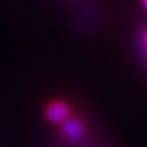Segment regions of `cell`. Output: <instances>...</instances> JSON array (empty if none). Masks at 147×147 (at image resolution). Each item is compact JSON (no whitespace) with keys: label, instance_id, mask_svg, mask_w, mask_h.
Returning a JSON list of instances; mask_svg holds the SVG:
<instances>
[{"label":"cell","instance_id":"6da1fadb","mask_svg":"<svg viewBox=\"0 0 147 147\" xmlns=\"http://www.w3.org/2000/svg\"><path fill=\"white\" fill-rule=\"evenodd\" d=\"M46 116L49 121L53 123H61V121H65L69 116V106L62 101H56V103H51L46 110Z\"/></svg>","mask_w":147,"mask_h":147},{"label":"cell","instance_id":"7a4b0ae2","mask_svg":"<svg viewBox=\"0 0 147 147\" xmlns=\"http://www.w3.org/2000/svg\"><path fill=\"white\" fill-rule=\"evenodd\" d=\"M62 132L65 137L72 139V141H77V139H80L84 136V126L77 119H65V123L62 126Z\"/></svg>","mask_w":147,"mask_h":147},{"label":"cell","instance_id":"3957f363","mask_svg":"<svg viewBox=\"0 0 147 147\" xmlns=\"http://www.w3.org/2000/svg\"><path fill=\"white\" fill-rule=\"evenodd\" d=\"M144 5H146V8H147V0H144Z\"/></svg>","mask_w":147,"mask_h":147},{"label":"cell","instance_id":"277c9868","mask_svg":"<svg viewBox=\"0 0 147 147\" xmlns=\"http://www.w3.org/2000/svg\"><path fill=\"white\" fill-rule=\"evenodd\" d=\"M146 44H147V36H146Z\"/></svg>","mask_w":147,"mask_h":147}]
</instances>
